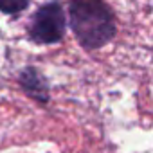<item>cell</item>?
<instances>
[{
  "instance_id": "4",
  "label": "cell",
  "mask_w": 153,
  "mask_h": 153,
  "mask_svg": "<svg viewBox=\"0 0 153 153\" xmlns=\"http://www.w3.org/2000/svg\"><path fill=\"white\" fill-rule=\"evenodd\" d=\"M29 6V0H0V11L6 15H15Z\"/></svg>"
},
{
  "instance_id": "3",
  "label": "cell",
  "mask_w": 153,
  "mask_h": 153,
  "mask_svg": "<svg viewBox=\"0 0 153 153\" xmlns=\"http://www.w3.org/2000/svg\"><path fill=\"white\" fill-rule=\"evenodd\" d=\"M20 83L24 85V88L29 92V96H34L38 99H47V88H45V83L43 79L40 78V76L36 74L34 68H27L24 74H22V78H20Z\"/></svg>"
},
{
  "instance_id": "1",
  "label": "cell",
  "mask_w": 153,
  "mask_h": 153,
  "mask_svg": "<svg viewBox=\"0 0 153 153\" xmlns=\"http://www.w3.org/2000/svg\"><path fill=\"white\" fill-rule=\"evenodd\" d=\"M70 25L78 42L94 51L115 34V18L105 0H70Z\"/></svg>"
},
{
  "instance_id": "2",
  "label": "cell",
  "mask_w": 153,
  "mask_h": 153,
  "mask_svg": "<svg viewBox=\"0 0 153 153\" xmlns=\"http://www.w3.org/2000/svg\"><path fill=\"white\" fill-rule=\"evenodd\" d=\"M65 33V15L63 7L58 2L42 6L31 20L29 36L40 45H51L63 38Z\"/></svg>"
}]
</instances>
